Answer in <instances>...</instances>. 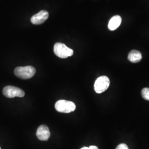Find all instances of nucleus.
<instances>
[{
  "label": "nucleus",
  "instance_id": "6",
  "mask_svg": "<svg viewBox=\"0 0 149 149\" xmlns=\"http://www.w3.org/2000/svg\"><path fill=\"white\" fill-rule=\"evenodd\" d=\"M49 17V13L46 11H41L38 12L36 15L32 16L31 18V22L33 24L39 25L43 23Z\"/></svg>",
  "mask_w": 149,
  "mask_h": 149
},
{
  "label": "nucleus",
  "instance_id": "4",
  "mask_svg": "<svg viewBox=\"0 0 149 149\" xmlns=\"http://www.w3.org/2000/svg\"><path fill=\"white\" fill-rule=\"evenodd\" d=\"M110 85V81L108 77L102 76L98 77L95 83V91L97 93H102L108 89Z\"/></svg>",
  "mask_w": 149,
  "mask_h": 149
},
{
  "label": "nucleus",
  "instance_id": "12",
  "mask_svg": "<svg viewBox=\"0 0 149 149\" xmlns=\"http://www.w3.org/2000/svg\"><path fill=\"white\" fill-rule=\"evenodd\" d=\"M81 149H98L96 146H91L90 147H84Z\"/></svg>",
  "mask_w": 149,
  "mask_h": 149
},
{
  "label": "nucleus",
  "instance_id": "3",
  "mask_svg": "<svg viewBox=\"0 0 149 149\" xmlns=\"http://www.w3.org/2000/svg\"><path fill=\"white\" fill-rule=\"evenodd\" d=\"M55 108L58 112L69 113L74 111L76 109V105L72 102L59 100L55 103Z\"/></svg>",
  "mask_w": 149,
  "mask_h": 149
},
{
  "label": "nucleus",
  "instance_id": "1",
  "mask_svg": "<svg viewBox=\"0 0 149 149\" xmlns=\"http://www.w3.org/2000/svg\"><path fill=\"white\" fill-rule=\"evenodd\" d=\"M36 72V70L32 66L17 67L15 69L14 73L17 77L23 80L33 77Z\"/></svg>",
  "mask_w": 149,
  "mask_h": 149
},
{
  "label": "nucleus",
  "instance_id": "11",
  "mask_svg": "<svg viewBox=\"0 0 149 149\" xmlns=\"http://www.w3.org/2000/svg\"><path fill=\"white\" fill-rule=\"evenodd\" d=\"M116 149H129L128 146L125 144H119Z\"/></svg>",
  "mask_w": 149,
  "mask_h": 149
},
{
  "label": "nucleus",
  "instance_id": "9",
  "mask_svg": "<svg viewBox=\"0 0 149 149\" xmlns=\"http://www.w3.org/2000/svg\"><path fill=\"white\" fill-rule=\"evenodd\" d=\"M128 60L133 63H137L141 61L142 59L141 54L136 50H132L128 55Z\"/></svg>",
  "mask_w": 149,
  "mask_h": 149
},
{
  "label": "nucleus",
  "instance_id": "7",
  "mask_svg": "<svg viewBox=\"0 0 149 149\" xmlns=\"http://www.w3.org/2000/svg\"><path fill=\"white\" fill-rule=\"evenodd\" d=\"M36 135L40 140L47 141L50 138V132L47 125H42L38 128Z\"/></svg>",
  "mask_w": 149,
  "mask_h": 149
},
{
  "label": "nucleus",
  "instance_id": "2",
  "mask_svg": "<svg viewBox=\"0 0 149 149\" xmlns=\"http://www.w3.org/2000/svg\"><path fill=\"white\" fill-rule=\"evenodd\" d=\"M54 52L57 56L62 59L67 58L74 54V51L71 49L61 43H56L54 45Z\"/></svg>",
  "mask_w": 149,
  "mask_h": 149
},
{
  "label": "nucleus",
  "instance_id": "10",
  "mask_svg": "<svg viewBox=\"0 0 149 149\" xmlns=\"http://www.w3.org/2000/svg\"><path fill=\"white\" fill-rule=\"evenodd\" d=\"M141 96L144 100L149 101V88H144L142 90Z\"/></svg>",
  "mask_w": 149,
  "mask_h": 149
},
{
  "label": "nucleus",
  "instance_id": "8",
  "mask_svg": "<svg viewBox=\"0 0 149 149\" xmlns=\"http://www.w3.org/2000/svg\"><path fill=\"white\" fill-rule=\"evenodd\" d=\"M122 23V18L119 16H113L108 23V29L110 31H114L120 26Z\"/></svg>",
  "mask_w": 149,
  "mask_h": 149
},
{
  "label": "nucleus",
  "instance_id": "13",
  "mask_svg": "<svg viewBox=\"0 0 149 149\" xmlns=\"http://www.w3.org/2000/svg\"><path fill=\"white\" fill-rule=\"evenodd\" d=\"M0 149H1V147H0Z\"/></svg>",
  "mask_w": 149,
  "mask_h": 149
},
{
  "label": "nucleus",
  "instance_id": "5",
  "mask_svg": "<svg viewBox=\"0 0 149 149\" xmlns=\"http://www.w3.org/2000/svg\"><path fill=\"white\" fill-rule=\"evenodd\" d=\"M3 95L7 98H15L16 97H23L25 95V93L21 88L12 86H7L3 89Z\"/></svg>",
  "mask_w": 149,
  "mask_h": 149
}]
</instances>
